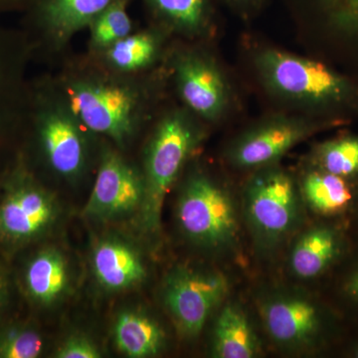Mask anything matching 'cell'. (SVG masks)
<instances>
[{
	"mask_svg": "<svg viewBox=\"0 0 358 358\" xmlns=\"http://www.w3.org/2000/svg\"><path fill=\"white\" fill-rule=\"evenodd\" d=\"M178 221L188 239L208 249H224L236 241V209L227 192L207 176L186 183L178 202Z\"/></svg>",
	"mask_w": 358,
	"mask_h": 358,
	"instance_id": "cell-1",
	"label": "cell"
},
{
	"mask_svg": "<svg viewBox=\"0 0 358 358\" xmlns=\"http://www.w3.org/2000/svg\"><path fill=\"white\" fill-rule=\"evenodd\" d=\"M194 143V131L181 115L166 117L155 131L145 159V196L141 208L148 230L159 229L164 199Z\"/></svg>",
	"mask_w": 358,
	"mask_h": 358,
	"instance_id": "cell-2",
	"label": "cell"
},
{
	"mask_svg": "<svg viewBox=\"0 0 358 358\" xmlns=\"http://www.w3.org/2000/svg\"><path fill=\"white\" fill-rule=\"evenodd\" d=\"M258 67L268 86L280 95L312 103L345 102L353 88L327 66L277 50L263 51Z\"/></svg>",
	"mask_w": 358,
	"mask_h": 358,
	"instance_id": "cell-3",
	"label": "cell"
},
{
	"mask_svg": "<svg viewBox=\"0 0 358 358\" xmlns=\"http://www.w3.org/2000/svg\"><path fill=\"white\" fill-rule=\"evenodd\" d=\"M244 212L261 244L279 243L300 218V196L293 179L279 169L257 174L245 188Z\"/></svg>",
	"mask_w": 358,
	"mask_h": 358,
	"instance_id": "cell-4",
	"label": "cell"
},
{
	"mask_svg": "<svg viewBox=\"0 0 358 358\" xmlns=\"http://www.w3.org/2000/svg\"><path fill=\"white\" fill-rule=\"evenodd\" d=\"M228 289L227 279L223 275L178 268L164 284V305L181 334L192 338L202 331Z\"/></svg>",
	"mask_w": 358,
	"mask_h": 358,
	"instance_id": "cell-5",
	"label": "cell"
},
{
	"mask_svg": "<svg viewBox=\"0 0 358 358\" xmlns=\"http://www.w3.org/2000/svg\"><path fill=\"white\" fill-rule=\"evenodd\" d=\"M70 109L92 131L124 143L134 128L136 101L119 85L78 83L68 90Z\"/></svg>",
	"mask_w": 358,
	"mask_h": 358,
	"instance_id": "cell-6",
	"label": "cell"
},
{
	"mask_svg": "<svg viewBox=\"0 0 358 358\" xmlns=\"http://www.w3.org/2000/svg\"><path fill=\"white\" fill-rule=\"evenodd\" d=\"M145 196L143 179L119 155L103 157L84 214L95 219L124 217L138 210Z\"/></svg>",
	"mask_w": 358,
	"mask_h": 358,
	"instance_id": "cell-7",
	"label": "cell"
},
{
	"mask_svg": "<svg viewBox=\"0 0 358 358\" xmlns=\"http://www.w3.org/2000/svg\"><path fill=\"white\" fill-rule=\"evenodd\" d=\"M348 220L329 219L306 231L294 245L291 268L303 279H313L338 267L352 252Z\"/></svg>",
	"mask_w": 358,
	"mask_h": 358,
	"instance_id": "cell-8",
	"label": "cell"
},
{
	"mask_svg": "<svg viewBox=\"0 0 358 358\" xmlns=\"http://www.w3.org/2000/svg\"><path fill=\"white\" fill-rule=\"evenodd\" d=\"M263 315L268 334L282 345L315 343L329 327L322 310L306 299H277L265 306Z\"/></svg>",
	"mask_w": 358,
	"mask_h": 358,
	"instance_id": "cell-9",
	"label": "cell"
},
{
	"mask_svg": "<svg viewBox=\"0 0 358 358\" xmlns=\"http://www.w3.org/2000/svg\"><path fill=\"white\" fill-rule=\"evenodd\" d=\"M310 131V127L300 122H270L245 134L231 148V164L243 169L267 166L286 154Z\"/></svg>",
	"mask_w": 358,
	"mask_h": 358,
	"instance_id": "cell-10",
	"label": "cell"
},
{
	"mask_svg": "<svg viewBox=\"0 0 358 358\" xmlns=\"http://www.w3.org/2000/svg\"><path fill=\"white\" fill-rule=\"evenodd\" d=\"M56 212L53 199L43 190L18 186L0 206V235L13 240L36 236L53 222Z\"/></svg>",
	"mask_w": 358,
	"mask_h": 358,
	"instance_id": "cell-11",
	"label": "cell"
},
{
	"mask_svg": "<svg viewBox=\"0 0 358 358\" xmlns=\"http://www.w3.org/2000/svg\"><path fill=\"white\" fill-rule=\"evenodd\" d=\"M179 92L186 105L205 119H215L226 103L225 84L220 73L199 57L182 59L178 64Z\"/></svg>",
	"mask_w": 358,
	"mask_h": 358,
	"instance_id": "cell-12",
	"label": "cell"
},
{
	"mask_svg": "<svg viewBox=\"0 0 358 358\" xmlns=\"http://www.w3.org/2000/svg\"><path fill=\"white\" fill-rule=\"evenodd\" d=\"M39 134L47 159L61 176H74L84 164V145L76 124L59 113L40 117Z\"/></svg>",
	"mask_w": 358,
	"mask_h": 358,
	"instance_id": "cell-13",
	"label": "cell"
},
{
	"mask_svg": "<svg viewBox=\"0 0 358 358\" xmlns=\"http://www.w3.org/2000/svg\"><path fill=\"white\" fill-rule=\"evenodd\" d=\"M303 194L306 203L317 215L348 218L355 207L357 183L317 169L303 179Z\"/></svg>",
	"mask_w": 358,
	"mask_h": 358,
	"instance_id": "cell-14",
	"label": "cell"
},
{
	"mask_svg": "<svg viewBox=\"0 0 358 358\" xmlns=\"http://www.w3.org/2000/svg\"><path fill=\"white\" fill-rule=\"evenodd\" d=\"M92 259L96 279L110 291L131 288L145 279V268L141 257L122 242H101L94 250Z\"/></svg>",
	"mask_w": 358,
	"mask_h": 358,
	"instance_id": "cell-15",
	"label": "cell"
},
{
	"mask_svg": "<svg viewBox=\"0 0 358 358\" xmlns=\"http://www.w3.org/2000/svg\"><path fill=\"white\" fill-rule=\"evenodd\" d=\"M115 0H36V14L47 29L60 38L91 23Z\"/></svg>",
	"mask_w": 358,
	"mask_h": 358,
	"instance_id": "cell-16",
	"label": "cell"
},
{
	"mask_svg": "<svg viewBox=\"0 0 358 358\" xmlns=\"http://www.w3.org/2000/svg\"><path fill=\"white\" fill-rule=\"evenodd\" d=\"M214 355L219 358H251L258 345L245 313L235 306L221 310L214 329Z\"/></svg>",
	"mask_w": 358,
	"mask_h": 358,
	"instance_id": "cell-17",
	"label": "cell"
},
{
	"mask_svg": "<svg viewBox=\"0 0 358 358\" xmlns=\"http://www.w3.org/2000/svg\"><path fill=\"white\" fill-rule=\"evenodd\" d=\"M114 333L115 345L129 357H152L164 345V336L159 324L138 313H122L115 322Z\"/></svg>",
	"mask_w": 358,
	"mask_h": 358,
	"instance_id": "cell-18",
	"label": "cell"
},
{
	"mask_svg": "<svg viewBox=\"0 0 358 358\" xmlns=\"http://www.w3.org/2000/svg\"><path fill=\"white\" fill-rule=\"evenodd\" d=\"M26 285L30 294L40 303L57 300L67 285V267L63 257L51 250L38 254L26 271Z\"/></svg>",
	"mask_w": 358,
	"mask_h": 358,
	"instance_id": "cell-19",
	"label": "cell"
},
{
	"mask_svg": "<svg viewBox=\"0 0 358 358\" xmlns=\"http://www.w3.org/2000/svg\"><path fill=\"white\" fill-rule=\"evenodd\" d=\"M315 160L317 169L357 183L358 136H341L326 141L317 148Z\"/></svg>",
	"mask_w": 358,
	"mask_h": 358,
	"instance_id": "cell-20",
	"label": "cell"
},
{
	"mask_svg": "<svg viewBox=\"0 0 358 358\" xmlns=\"http://www.w3.org/2000/svg\"><path fill=\"white\" fill-rule=\"evenodd\" d=\"M164 18L186 30H197L209 20L211 0H145Z\"/></svg>",
	"mask_w": 358,
	"mask_h": 358,
	"instance_id": "cell-21",
	"label": "cell"
},
{
	"mask_svg": "<svg viewBox=\"0 0 358 358\" xmlns=\"http://www.w3.org/2000/svg\"><path fill=\"white\" fill-rule=\"evenodd\" d=\"M110 64L122 71H134L145 67L154 58L155 40L147 34L128 35L108 47Z\"/></svg>",
	"mask_w": 358,
	"mask_h": 358,
	"instance_id": "cell-22",
	"label": "cell"
},
{
	"mask_svg": "<svg viewBox=\"0 0 358 358\" xmlns=\"http://www.w3.org/2000/svg\"><path fill=\"white\" fill-rule=\"evenodd\" d=\"M128 0H115L91 23L92 41L98 47H110L131 31V21L127 11Z\"/></svg>",
	"mask_w": 358,
	"mask_h": 358,
	"instance_id": "cell-23",
	"label": "cell"
},
{
	"mask_svg": "<svg viewBox=\"0 0 358 358\" xmlns=\"http://www.w3.org/2000/svg\"><path fill=\"white\" fill-rule=\"evenodd\" d=\"M334 29L358 34V0H305Z\"/></svg>",
	"mask_w": 358,
	"mask_h": 358,
	"instance_id": "cell-24",
	"label": "cell"
},
{
	"mask_svg": "<svg viewBox=\"0 0 358 358\" xmlns=\"http://www.w3.org/2000/svg\"><path fill=\"white\" fill-rule=\"evenodd\" d=\"M43 348V341L38 334L28 329H15L0 338V357H38Z\"/></svg>",
	"mask_w": 358,
	"mask_h": 358,
	"instance_id": "cell-25",
	"label": "cell"
},
{
	"mask_svg": "<svg viewBox=\"0 0 358 358\" xmlns=\"http://www.w3.org/2000/svg\"><path fill=\"white\" fill-rule=\"evenodd\" d=\"M3 42L0 38V127L14 114L16 82L15 64Z\"/></svg>",
	"mask_w": 358,
	"mask_h": 358,
	"instance_id": "cell-26",
	"label": "cell"
},
{
	"mask_svg": "<svg viewBox=\"0 0 358 358\" xmlns=\"http://www.w3.org/2000/svg\"><path fill=\"white\" fill-rule=\"evenodd\" d=\"M58 358H98L101 357L96 346L82 336H72L59 348Z\"/></svg>",
	"mask_w": 358,
	"mask_h": 358,
	"instance_id": "cell-27",
	"label": "cell"
},
{
	"mask_svg": "<svg viewBox=\"0 0 358 358\" xmlns=\"http://www.w3.org/2000/svg\"><path fill=\"white\" fill-rule=\"evenodd\" d=\"M355 259L338 282V293L346 305L358 312V256Z\"/></svg>",
	"mask_w": 358,
	"mask_h": 358,
	"instance_id": "cell-28",
	"label": "cell"
},
{
	"mask_svg": "<svg viewBox=\"0 0 358 358\" xmlns=\"http://www.w3.org/2000/svg\"><path fill=\"white\" fill-rule=\"evenodd\" d=\"M227 1L240 11H250L260 6L263 0H227Z\"/></svg>",
	"mask_w": 358,
	"mask_h": 358,
	"instance_id": "cell-29",
	"label": "cell"
},
{
	"mask_svg": "<svg viewBox=\"0 0 358 358\" xmlns=\"http://www.w3.org/2000/svg\"><path fill=\"white\" fill-rule=\"evenodd\" d=\"M350 355L352 357L358 358V341H355L352 346V350H350Z\"/></svg>",
	"mask_w": 358,
	"mask_h": 358,
	"instance_id": "cell-30",
	"label": "cell"
},
{
	"mask_svg": "<svg viewBox=\"0 0 358 358\" xmlns=\"http://www.w3.org/2000/svg\"><path fill=\"white\" fill-rule=\"evenodd\" d=\"M352 214H358V185H357V197H355V207H353Z\"/></svg>",
	"mask_w": 358,
	"mask_h": 358,
	"instance_id": "cell-31",
	"label": "cell"
},
{
	"mask_svg": "<svg viewBox=\"0 0 358 358\" xmlns=\"http://www.w3.org/2000/svg\"><path fill=\"white\" fill-rule=\"evenodd\" d=\"M16 1H17V0H0V6H1V4L13 3V2Z\"/></svg>",
	"mask_w": 358,
	"mask_h": 358,
	"instance_id": "cell-32",
	"label": "cell"
},
{
	"mask_svg": "<svg viewBox=\"0 0 358 358\" xmlns=\"http://www.w3.org/2000/svg\"><path fill=\"white\" fill-rule=\"evenodd\" d=\"M1 293H2V285H1V281H0V298H1Z\"/></svg>",
	"mask_w": 358,
	"mask_h": 358,
	"instance_id": "cell-33",
	"label": "cell"
}]
</instances>
